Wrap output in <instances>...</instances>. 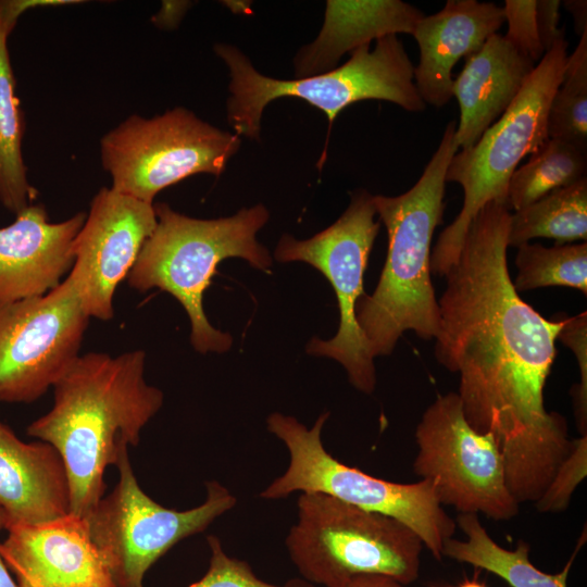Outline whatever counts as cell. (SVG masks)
Segmentation results:
<instances>
[{"instance_id":"1","label":"cell","mask_w":587,"mask_h":587,"mask_svg":"<svg viewBox=\"0 0 587 587\" xmlns=\"http://www.w3.org/2000/svg\"><path fill=\"white\" fill-rule=\"evenodd\" d=\"M511 211L488 202L471 222L438 300L435 357L460 376L467 423L491 435L507 486L519 503L536 502L573 448L566 419L548 412L544 388L563 326L526 303L511 279Z\"/></svg>"},{"instance_id":"2","label":"cell","mask_w":587,"mask_h":587,"mask_svg":"<svg viewBox=\"0 0 587 587\" xmlns=\"http://www.w3.org/2000/svg\"><path fill=\"white\" fill-rule=\"evenodd\" d=\"M142 350L78 355L53 385L52 408L27 435L53 446L65 464L71 512L86 516L104 496V472L162 408L163 392L145 379Z\"/></svg>"},{"instance_id":"3","label":"cell","mask_w":587,"mask_h":587,"mask_svg":"<svg viewBox=\"0 0 587 587\" xmlns=\"http://www.w3.org/2000/svg\"><path fill=\"white\" fill-rule=\"evenodd\" d=\"M455 126V121L447 124L412 188L396 197L373 196L388 235L387 257L374 292L361 297L355 305V319L373 358L390 354L407 330L425 340L438 332L430 246L444 216L447 168L459 151Z\"/></svg>"},{"instance_id":"4","label":"cell","mask_w":587,"mask_h":587,"mask_svg":"<svg viewBox=\"0 0 587 587\" xmlns=\"http://www.w3.org/2000/svg\"><path fill=\"white\" fill-rule=\"evenodd\" d=\"M153 205L157 225L127 276L128 285L140 292L159 288L171 294L188 314L195 350L226 352L233 338L208 321L203 294L225 259L241 258L255 268L270 270L272 258L255 238L268 220V211L257 204L233 216L200 220L178 213L166 203Z\"/></svg>"},{"instance_id":"5","label":"cell","mask_w":587,"mask_h":587,"mask_svg":"<svg viewBox=\"0 0 587 587\" xmlns=\"http://www.w3.org/2000/svg\"><path fill=\"white\" fill-rule=\"evenodd\" d=\"M214 51L229 70L227 120L237 136L259 139L263 110L280 97L299 98L322 110L329 127L341 110L363 100L389 101L409 112L426 108L414 84V65L397 35L377 39L373 50L370 45L354 49L338 67L295 79L259 73L234 46L216 43Z\"/></svg>"},{"instance_id":"6","label":"cell","mask_w":587,"mask_h":587,"mask_svg":"<svg viewBox=\"0 0 587 587\" xmlns=\"http://www.w3.org/2000/svg\"><path fill=\"white\" fill-rule=\"evenodd\" d=\"M297 508L285 544L310 583L346 587L361 575H384L409 586L419 578L424 545L402 522L322 492H301Z\"/></svg>"},{"instance_id":"7","label":"cell","mask_w":587,"mask_h":587,"mask_svg":"<svg viewBox=\"0 0 587 587\" xmlns=\"http://www.w3.org/2000/svg\"><path fill=\"white\" fill-rule=\"evenodd\" d=\"M567 60L566 38L547 51L502 116L469 149L458 151L447 168L446 182L458 183L463 205L439 235L430 254V271L445 276L454 265L467 228L488 202L507 204L509 182L519 163L549 137L551 100Z\"/></svg>"},{"instance_id":"8","label":"cell","mask_w":587,"mask_h":587,"mask_svg":"<svg viewBox=\"0 0 587 587\" xmlns=\"http://www.w3.org/2000/svg\"><path fill=\"white\" fill-rule=\"evenodd\" d=\"M329 413L321 414L309 429L296 417L275 412L266 426L286 446L289 464L260 497L282 499L294 492H322L366 511L394 517L409 526L436 560L442 559L444 542L452 538L455 521L444 510L434 482H388L344 464L322 441Z\"/></svg>"},{"instance_id":"9","label":"cell","mask_w":587,"mask_h":587,"mask_svg":"<svg viewBox=\"0 0 587 587\" xmlns=\"http://www.w3.org/2000/svg\"><path fill=\"white\" fill-rule=\"evenodd\" d=\"M240 138L177 107L145 117L133 114L100 139V160L111 188L153 204L163 189L199 173L221 175Z\"/></svg>"},{"instance_id":"10","label":"cell","mask_w":587,"mask_h":587,"mask_svg":"<svg viewBox=\"0 0 587 587\" xmlns=\"http://www.w3.org/2000/svg\"><path fill=\"white\" fill-rule=\"evenodd\" d=\"M124 448L115 464L118 482L84 516L116 587H143L148 570L180 540L201 533L236 505V497L216 480L205 484V500L177 511L151 499L139 486Z\"/></svg>"},{"instance_id":"11","label":"cell","mask_w":587,"mask_h":587,"mask_svg":"<svg viewBox=\"0 0 587 587\" xmlns=\"http://www.w3.org/2000/svg\"><path fill=\"white\" fill-rule=\"evenodd\" d=\"M375 214L373 196L364 189L355 190L346 211L329 227L305 240L285 234L275 249L277 261L309 263L332 284L340 313L338 332L328 340L312 338L307 351L339 362L351 385L364 394L374 391L376 372L355 319V305L365 295L364 273L380 227Z\"/></svg>"},{"instance_id":"12","label":"cell","mask_w":587,"mask_h":587,"mask_svg":"<svg viewBox=\"0 0 587 587\" xmlns=\"http://www.w3.org/2000/svg\"><path fill=\"white\" fill-rule=\"evenodd\" d=\"M414 473L434 482L439 502L459 513L509 521L520 510L504 476L495 438L466 421L457 392L438 395L415 429Z\"/></svg>"},{"instance_id":"13","label":"cell","mask_w":587,"mask_h":587,"mask_svg":"<svg viewBox=\"0 0 587 587\" xmlns=\"http://www.w3.org/2000/svg\"><path fill=\"white\" fill-rule=\"evenodd\" d=\"M67 276L46 295L0 305V402L39 399L71 366L89 323Z\"/></svg>"},{"instance_id":"14","label":"cell","mask_w":587,"mask_h":587,"mask_svg":"<svg viewBox=\"0 0 587 587\" xmlns=\"http://www.w3.org/2000/svg\"><path fill=\"white\" fill-rule=\"evenodd\" d=\"M157 225L154 205L102 187L74 243L68 273L90 317H113V296Z\"/></svg>"},{"instance_id":"15","label":"cell","mask_w":587,"mask_h":587,"mask_svg":"<svg viewBox=\"0 0 587 587\" xmlns=\"http://www.w3.org/2000/svg\"><path fill=\"white\" fill-rule=\"evenodd\" d=\"M0 553L17 580L40 587H116L85 517L70 512L36 525L7 528Z\"/></svg>"},{"instance_id":"16","label":"cell","mask_w":587,"mask_h":587,"mask_svg":"<svg viewBox=\"0 0 587 587\" xmlns=\"http://www.w3.org/2000/svg\"><path fill=\"white\" fill-rule=\"evenodd\" d=\"M86 212L52 223L43 204H29L0 228V305L46 295L74 263L73 243Z\"/></svg>"},{"instance_id":"17","label":"cell","mask_w":587,"mask_h":587,"mask_svg":"<svg viewBox=\"0 0 587 587\" xmlns=\"http://www.w3.org/2000/svg\"><path fill=\"white\" fill-rule=\"evenodd\" d=\"M503 23L502 8L492 2L448 0L440 11L416 24L412 36L420 61L414 66V84L425 104L441 108L450 101L454 65L479 51Z\"/></svg>"},{"instance_id":"18","label":"cell","mask_w":587,"mask_h":587,"mask_svg":"<svg viewBox=\"0 0 587 587\" xmlns=\"http://www.w3.org/2000/svg\"><path fill=\"white\" fill-rule=\"evenodd\" d=\"M0 508L7 528L50 522L71 512L68 475L58 450L39 439L21 440L1 421Z\"/></svg>"},{"instance_id":"19","label":"cell","mask_w":587,"mask_h":587,"mask_svg":"<svg viewBox=\"0 0 587 587\" xmlns=\"http://www.w3.org/2000/svg\"><path fill=\"white\" fill-rule=\"evenodd\" d=\"M535 63L521 53L504 36L494 34L482 49L465 59L453 79L460 117L455 126L459 149L474 146L482 135L509 109Z\"/></svg>"},{"instance_id":"20","label":"cell","mask_w":587,"mask_h":587,"mask_svg":"<svg viewBox=\"0 0 587 587\" xmlns=\"http://www.w3.org/2000/svg\"><path fill=\"white\" fill-rule=\"evenodd\" d=\"M425 14L401 0H328L322 29L294 59L296 78L336 67L346 52L388 35L413 34Z\"/></svg>"},{"instance_id":"21","label":"cell","mask_w":587,"mask_h":587,"mask_svg":"<svg viewBox=\"0 0 587 587\" xmlns=\"http://www.w3.org/2000/svg\"><path fill=\"white\" fill-rule=\"evenodd\" d=\"M20 17L12 0H0V202L14 214L38 195L28 180L23 157L25 117L8 49V38Z\"/></svg>"},{"instance_id":"22","label":"cell","mask_w":587,"mask_h":587,"mask_svg":"<svg viewBox=\"0 0 587 587\" xmlns=\"http://www.w3.org/2000/svg\"><path fill=\"white\" fill-rule=\"evenodd\" d=\"M457 526L465 535L464 540L447 539L442 547V558L467 563L490 572L504 579L511 587H567V576L583 539L576 546L563 570L548 574L537 569L529 560V546L519 540L514 550L498 545L478 520V514L460 513Z\"/></svg>"},{"instance_id":"23","label":"cell","mask_w":587,"mask_h":587,"mask_svg":"<svg viewBox=\"0 0 587 587\" xmlns=\"http://www.w3.org/2000/svg\"><path fill=\"white\" fill-rule=\"evenodd\" d=\"M535 238H550L555 245L587 240L586 177L511 213L508 246L517 248Z\"/></svg>"},{"instance_id":"24","label":"cell","mask_w":587,"mask_h":587,"mask_svg":"<svg viewBox=\"0 0 587 587\" xmlns=\"http://www.w3.org/2000/svg\"><path fill=\"white\" fill-rule=\"evenodd\" d=\"M586 151L567 141L548 138L512 174L507 205L510 211L520 210L554 189L586 177Z\"/></svg>"},{"instance_id":"25","label":"cell","mask_w":587,"mask_h":587,"mask_svg":"<svg viewBox=\"0 0 587 587\" xmlns=\"http://www.w3.org/2000/svg\"><path fill=\"white\" fill-rule=\"evenodd\" d=\"M517 292L550 286L571 287L587 294V242L554 245L524 243L517 247Z\"/></svg>"},{"instance_id":"26","label":"cell","mask_w":587,"mask_h":587,"mask_svg":"<svg viewBox=\"0 0 587 587\" xmlns=\"http://www.w3.org/2000/svg\"><path fill=\"white\" fill-rule=\"evenodd\" d=\"M547 132L549 138L587 151V30L567 55L561 84L550 103Z\"/></svg>"},{"instance_id":"27","label":"cell","mask_w":587,"mask_h":587,"mask_svg":"<svg viewBox=\"0 0 587 587\" xmlns=\"http://www.w3.org/2000/svg\"><path fill=\"white\" fill-rule=\"evenodd\" d=\"M587 472V435L573 441V448L561 463L544 495L535 502L539 512H561L585 478Z\"/></svg>"},{"instance_id":"28","label":"cell","mask_w":587,"mask_h":587,"mask_svg":"<svg viewBox=\"0 0 587 587\" xmlns=\"http://www.w3.org/2000/svg\"><path fill=\"white\" fill-rule=\"evenodd\" d=\"M207 541L211 550L209 569L201 579L188 587H302L264 582L246 561L229 557L218 537L210 535Z\"/></svg>"},{"instance_id":"29","label":"cell","mask_w":587,"mask_h":587,"mask_svg":"<svg viewBox=\"0 0 587 587\" xmlns=\"http://www.w3.org/2000/svg\"><path fill=\"white\" fill-rule=\"evenodd\" d=\"M557 340L569 347L576 357L580 382L573 391L574 412L578 429L583 435L587 429V313L563 316V326Z\"/></svg>"},{"instance_id":"30","label":"cell","mask_w":587,"mask_h":587,"mask_svg":"<svg viewBox=\"0 0 587 587\" xmlns=\"http://www.w3.org/2000/svg\"><path fill=\"white\" fill-rule=\"evenodd\" d=\"M502 11L507 40L534 63L539 62L545 51L537 33L536 0H505Z\"/></svg>"},{"instance_id":"31","label":"cell","mask_w":587,"mask_h":587,"mask_svg":"<svg viewBox=\"0 0 587 587\" xmlns=\"http://www.w3.org/2000/svg\"><path fill=\"white\" fill-rule=\"evenodd\" d=\"M559 0L536 1V26L539 41L545 51H549L561 38L565 37L564 28L559 27L560 22Z\"/></svg>"},{"instance_id":"32","label":"cell","mask_w":587,"mask_h":587,"mask_svg":"<svg viewBox=\"0 0 587 587\" xmlns=\"http://www.w3.org/2000/svg\"><path fill=\"white\" fill-rule=\"evenodd\" d=\"M187 8L188 2L164 1L161 11L152 17V22L160 28H173L179 23Z\"/></svg>"},{"instance_id":"33","label":"cell","mask_w":587,"mask_h":587,"mask_svg":"<svg viewBox=\"0 0 587 587\" xmlns=\"http://www.w3.org/2000/svg\"><path fill=\"white\" fill-rule=\"evenodd\" d=\"M563 7L571 13L575 33L580 37L587 30L586 0H566L563 1Z\"/></svg>"},{"instance_id":"34","label":"cell","mask_w":587,"mask_h":587,"mask_svg":"<svg viewBox=\"0 0 587 587\" xmlns=\"http://www.w3.org/2000/svg\"><path fill=\"white\" fill-rule=\"evenodd\" d=\"M346 587H408L398 580L384 575H361Z\"/></svg>"},{"instance_id":"35","label":"cell","mask_w":587,"mask_h":587,"mask_svg":"<svg viewBox=\"0 0 587 587\" xmlns=\"http://www.w3.org/2000/svg\"><path fill=\"white\" fill-rule=\"evenodd\" d=\"M7 528V517L0 508V530ZM0 587H25L21 585L18 582H15L13 577L11 576L9 572V567L7 566L4 560L1 557L0 553Z\"/></svg>"},{"instance_id":"36","label":"cell","mask_w":587,"mask_h":587,"mask_svg":"<svg viewBox=\"0 0 587 587\" xmlns=\"http://www.w3.org/2000/svg\"><path fill=\"white\" fill-rule=\"evenodd\" d=\"M450 587H487L484 583L479 582L478 579H465L458 585L450 586Z\"/></svg>"},{"instance_id":"37","label":"cell","mask_w":587,"mask_h":587,"mask_svg":"<svg viewBox=\"0 0 587 587\" xmlns=\"http://www.w3.org/2000/svg\"><path fill=\"white\" fill-rule=\"evenodd\" d=\"M21 585L25 586V587H40L32 582H28V580H17Z\"/></svg>"}]
</instances>
